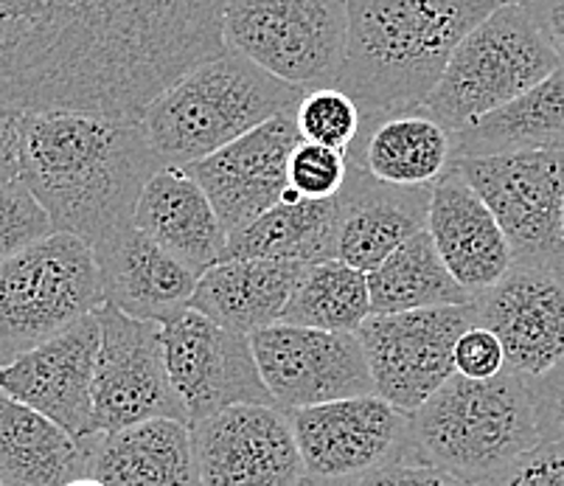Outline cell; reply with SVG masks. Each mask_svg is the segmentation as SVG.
Returning a JSON list of instances; mask_svg holds the SVG:
<instances>
[{
	"label": "cell",
	"mask_w": 564,
	"mask_h": 486,
	"mask_svg": "<svg viewBox=\"0 0 564 486\" xmlns=\"http://www.w3.org/2000/svg\"><path fill=\"white\" fill-rule=\"evenodd\" d=\"M228 0H0V99L141 121L223 54Z\"/></svg>",
	"instance_id": "obj_1"
},
{
	"label": "cell",
	"mask_w": 564,
	"mask_h": 486,
	"mask_svg": "<svg viewBox=\"0 0 564 486\" xmlns=\"http://www.w3.org/2000/svg\"><path fill=\"white\" fill-rule=\"evenodd\" d=\"M166 166L141 121L76 110H25L20 181L56 231L94 250L135 225L143 186Z\"/></svg>",
	"instance_id": "obj_2"
},
{
	"label": "cell",
	"mask_w": 564,
	"mask_h": 486,
	"mask_svg": "<svg viewBox=\"0 0 564 486\" xmlns=\"http://www.w3.org/2000/svg\"><path fill=\"white\" fill-rule=\"evenodd\" d=\"M348 40L337 88L366 119L424 110L460 40L497 0H346Z\"/></svg>",
	"instance_id": "obj_3"
},
{
	"label": "cell",
	"mask_w": 564,
	"mask_h": 486,
	"mask_svg": "<svg viewBox=\"0 0 564 486\" xmlns=\"http://www.w3.org/2000/svg\"><path fill=\"white\" fill-rule=\"evenodd\" d=\"M306 90L234 48L172 82L141 116L166 166H192L299 105Z\"/></svg>",
	"instance_id": "obj_4"
},
{
	"label": "cell",
	"mask_w": 564,
	"mask_h": 486,
	"mask_svg": "<svg viewBox=\"0 0 564 486\" xmlns=\"http://www.w3.org/2000/svg\"><path fill=\"white\" fill-rule=\"evenodd\" d=\"M413 458L486 486L542 442L531 386L514 371L491 380L453 375L413 413Z\"/></svg>",
	"instance_id": "obj_5"
},
{
	"label": "cell",
	"mask_w": 564,
	"mask_h": 486,
	"mask_svg": "<svg viewBox=\"0 0 564 486\" xmlns=\"http://www.w3.org/2000/svg\"><path fill=\"white\" fill-rule=\"evenodd\" d=\"M558 65L528 9L500 3L453 51L424 112L455 136L540 85Z\"/></svg>",
	"instance_id": "obj_6"
},
{
	"label": "cell",
	"mask_w": 564,
	"mask_h": 486,
	"mask_svg": "<svg viewBox=\"0 0 564 486\" xmlns=\"http://www.w3.org/2000/svg\"><path fill=\"white\" fill-rule=\"evenodd\" d=\"M105 306L94 248L54 231L0 262V366Z\"/></svg>",
	"instance_id": "obj_7"
},
{
	"label": "cell",
	"mask_w": 564,
	"mask_h": 486,
	"mask_svg": "<svg viewBox=\"0 0 564 486\" xmlns=\"http://www.w3.org/2000/svg\"><path fill=\"white\" fill-rule=\"evenodd\" d=\"M225 45L301 90L335 88L348 40L346 0H228Z\"/></svg>",
	"instance_id": "obj_8"
},
{
	"label": "cell",
	"mask_w": 564,
	"mask_h": 486,
	"mask_svg": "<svg viewBox=\"0 0 564 486\" xmlns=\"http://www.w3.org/2000/svg\"><path fill=\"white\" fill-rule=\"evenodd\" d=\"M509 239L514 264L564 268V152L455 158Z\"/></svg>",
	"instance_id": "obj_9"
},
{
	"label": "cell",
	"mask_w": 564,
	"mask_h": 486,
	"mask_svg": "<svg viewBox=\"0 0 564 486\" xmlns=\"http://www.w3.org/2000/svg\"><path fill=\"white\" fill-rule=\"evenodd\" d=\"M306 484L348 486L413 458V417L377 393L290 411Z\"/></svg>",
	"instance_id": "obj_10"
},
{
	"label": "cell",
	"mask_w": 564,
	"mask_h": 486,
	"mask_svg": "<svg viewBox=\"0 0 564 486\" xmlns=\"http://www.w3.org/2000/svg\"><path fill=\"white\" fill-rule=\"evenodd\" d=\"M478 324L475 306L371 315L357 330L373 393L413 417L455 375V343Z\"/></svg>",
	"instance_id": "obj_11"
},
{
	"label": "cell",
	"mask_w": 564,
	"mask_h": 486,
	"mask_svg": "<svg viewBox=\"0 0 564 486\" xmlns=\"http://www.w3.org/2000/svg\"><path fill=\"white\" fill-rule=\"evenodd\" d=\"M161 332L169 377L192 428L225 408L275 406L261 380L250 335L228 330L192 306L163 321Z\"/></svg>",
	"instance_id": "obj_12"
},
{
	"label": "cell",
	"mask_w": 564,
	"mask_h": 486,
	"mask_svg": "<svg viewBox=\"0 0 564 486\" xmlns=\"http://www.w3.org/2000/svg\"><path fill=\"white\" fill-rule=\"evenodd\" d=\"M96 315L101 324L94 388L96 431L112 433L150 419L188 424L186 408L169 377L161 324L132 318L112 304H105Z\"/></svg>",
	"instance_id": "obj_13"
},
{
	"label": "cell",
	"mask_w": 564,
	"mask_h": 486,
	"mask_svg": "<svg viewBox=\"0 0 564 486\" xmlns=\"http://www.w3.org/2000/svg\"><path fill=\"white\" fill-rule=\"evenodd\" d=\"M250 341L261 380L281 411L373 393L371 368L357 332L275 324L253 332Z\"/></svg>",
	"instance_id": "obj_14"
},
{
	"label": "cell",
	"mask_w": 564,
	"mask_h": 486,
	"mask_svg": "<svg viewBox=\"0 0 564 486\" xmlns=\"http://www.w3.org/2000/svg\"><path fill=\"white\" fill-rule=\"evenodd\" d=\"M205 486H304L290 413L279 406H234L192 428Z\"/></svg>",
	"instance_id": "obj_15"
},
{
	"label": "cell",
	"mask_w": 564,
	"mask_h": 486,
	"mask_svg": "<svg viewBox=\"0 0 564 486\" xmlns=\"http://www.w3.org/2000/svg\"><path fill=\"white\" fill-rule=\"evenodd\" d=\"M101 346L99 315H87L37 349L0 366V391L59 424L68 436H96L94 388Z\"/></svg>",
	"instance_id": "obj_16"
},
{
	"label": "cell",
	"mask_w": 564,
	"mask_h": 486,
	"mask_svg": "<svg viewBox=\"0 0 564 486\" xmlns=\"http://www.w3.org/2000/svg\"><path fill=\"white\" fill-rule=\"evenodd\" d=\"M295 107L236 138L214 155L192 163L188 175L203 186L217 208L225 231L234 234L290 192V158L301 144Z\"/></svg>",
	"instance_id": "obj_17"
},
{
	"label": "cell",
	"mask_w": 564,
	"mask_h": 486,
	"mask_svg": "<svg viewBox=\"0 0 564 486\" xmlns=\"http://www.w3.org/2000/svg\"><path fill=\"white\" fill-rule=\"evenodd\" d=\"M471 306L478 324L500 337L514 375L533 380L564 357V268L514 264Z\"/></svg>",
	"instance_id": "obj_18"
},
{
	"label": "cell",
	"mask_w": 564,
	"mask_h": 486,
	"mask_svg": "<svg viewBox=\"0 0 564 486\" xmlns=\"http://www.w3.org/2000/svg\"><path fill=\"white\" fill-rule=\"evenodd\" d=\"M430 188H399L373 181L348 163V175L337 194L335 259L371 273L399 245L427 231Z\"/></svg>",
	"instance_id": "obj_19"
},
{
	"label": "cell",
	"mask_w": 564,
	"mask_h": 486,
	"mask_svg": "<svg viewBox=\"0 0 564 486\" xmlns=\"http://www.w3.org/2000/svg\"><path fill=\"white\" fill-rule=\"evenodd\" d=\"M427 231L449 273L471 295L495 288L514 268V253L500 223L455 166L430 194Z\"/></svg>",
	"instance_id": "obj_20"
},
{
	"label": "cell",
	"mask_w": 564,
	"mask_h": 486,
	"mask_svg": "<svg viewBox=\"0 0 564 486\" xmlns=\"http://www.w3.org/2000/svg\"><path fill=\"white\" fill-rule=\"evenodd\" d=\"M135 228L197 276L223 262L228 245L217 208L186 166H163L152 175L138 197Z\"/></svg>",
	"instance_id": "obj_21"
},
{
	"label": "cell",
	"mask_w": 564,
	"mask_h": 486,
	"mask_svg": "<svg viewBox=\"0 0 564 486\" xmlns=\"http://www.w3.org/2000/svg\"><path fill=\"white\" fill-rule=\"evenodd\" d=\"M94 253L99 262L105 304H112L132 318L163 324L174 312L186 310L197 290L199 276L138 231L135 225Z\"/></svg>",
	"instance_id": "obj_22"
},
{
	"label": "cell",
	"mask_w": 564,
	"mask_h": 486,
	"mask_svg": "<svg viewBox=\"0 0 564 486\" xmlns=\"http://www.w3.org/2000/svg\"><path fill=\"white\" fill-rule=\"evenodd\" d=\"M85 475L105 486H205L192 424L150 419L90 436Z\"/></svg>",
	"instance_id": "obj_23"
},
{
	"label": "cell",
	"mask_w": 564,
	"mask_h": 486,
	"mask_svg": "<svg viewBox=\"0 0 564 486\" xmlns=\"http://www.w3.org/2000/svg\"><path fill=\"white\" fill-rule=\"evenodd\" d=\"M348 163L379 183L430 188L455 166V136L424 110L397 116H362L360 136L346 152Z\"/></svg>",
	"instance_id": "obj_24"
},
{
	"label": "cell",
	"mask_w": 564,
	"mask_h": 486,
	"mask_svg": "<svg viewBox=\"0 0 564 486\" xmlns=\"http://www.w3.org/2000/svg\"><path fill=\"white\" fill-rule=\"evenodd\" d=\"M306 264L230 259L205 270L188 306L242 335L281 324Z\"/></svg>",
	"instance_id": "obj_25"
},
{
	"label": "cell",
	"mask_w": 564,
	"mask_h": 486,
	"mask_svg": "<svg viewBox=\"0 0 564 486\" xmlns=\"http://www.w3.org/2000/svg\"><path fill=\"white\" fill-rule=\"evenodd\" d=\"M90 436L74 439L34 408L0 391V480L7 486H65L85 475Z\"/></svg>",
	"instance_id": "obj_26"
},
{
	"label": "cell",
	"mask_w": 564,
	"mask_h": 486,
	"mask_svg": "<svg viewBox=\"0 0 564 486\" xmlns=\"http://www.w3.org/2000/svg\"><path fill=\"white\" fill-rule=\"evenodd\" d=\"M458 158L564 152V65L509 105L455 132Z\"/></svg>",
	"instance_id": "obj_27"
},
{
	"label": "cell",
	"mask_w": 564,
	"mask_h": 486,
	"mask_svg": "<svg viewBox=\"0 0 564 486\" xmlns=\"http://www.w3.org/2000/svg\"><path fill=\"white\" fill-rule=\"evenodd\" d=\"M337 197L281 199L279 206L228 234L223 262L230 259H275L315 264L335 259Z\"/></svg>",
	"instance_id": "obj_28"
},
{
	"label": "cell",
	"mask_w": 564,
	"mask_h": 486,
	"mask_svg": "<svg viewBox=\"0 0 564 486\" xmlns=\"http://www.w3.org/2000/svg\"><path fill=\"white\" fill-rule=\"evenodd\" d=\"M371 315L435 310V306H466L475 301L449 273L430 231L415 234L399 245L379 268L368 273Z\"/></svg>",
	"instance_id": "obj_29"
},
{
	"label": "cell",
	"mask_w": 564,
	"mask_h": 486,
	"mask_svg": "<svg viewBox=\"0 0 564 486\" xmlns=\"http://www.w3.org/2000/svg\"><path fill=\"white\" fill-rule=\"evenodd\" d=\"M371 318L368 273L340 262L306 264L281 324L326 332H357Z\"/></svg>",
	"instance_id": "obj_30"
},
{
	"label": "cell",
	"mask_w": 564,
	"mask_h": 486,
	"mask_svg": "<svg viewBox=\"0 0 564 486\" xmlns=\"http://www.w3.org/2000/svg\"><path fill=\"white\" fill-rule=\"evenodd\" d=\"M295 125L304 141L348 152L360 136L362 110L343 88L306 90L295 105Z\"/></svg>",
	"instance_id": "obj_31"
},
{
	"label": "cell",
	"mask_w": 564,
	"mask_h": 486,
	"mask_svg": "<svg viewBox=\"0 0 564 486\" xmlns=\"http://www.w3.org/2000/svg\"><path fill=\"white\" fill-rule=\"evenodd\" d=\"M54 231L48 212L23 181L0 186V262L23 253Z\"/></svg>",
	"instance_id": "obj_32"
},
{
	"label": "cell",
	"mask_w": 564,
	"mask_h": 486,
	"mask_svg": "<svg viewBox=\"0 0 564 486\" xmlns=\"http://www.w3.org/2000/svg\"><path fill=\"white\" fill-rule=\"evenodd\" d=\"M348 175L346 152L301 141L290 158V192L301 199H332Z\"/></svg>",
	"instance_id": "obj_33"
},
{
	"label": "cell",
	"mask_w": 564,
	"mask_h": 486,
	"mask_svg": "<svg viewBox=\"0 0 564 486\" xmlns=\"http://www.w3.org/2000/svg\"><path fill=\"white\" fill-rule=\"evenodd\" d=\"M486 486H564V444L540 442Z\"/></svg>",
	"instance_id": "obj_34"
},
{
	"label": "cell",
	"mask_w": 564,
	"mask_h": 486,
	"mask_svg": "<svg viewBox=\"0 0 564 486\" xmlns=\"http://www.w3.org/2000/svg\"><path fill=\"white\" fill-rule=\"evenodd\" d=\"M506 371V352L500 337L486 326L475 324L455 343V375L469 380H491Z\"/></svg>",
	"instance_id": "obj_35"
},
{
	"label": "cell",
	"mask_w": 564,
	"mask_h": 486,
	"mask_svg": "<svg viewBox=\"0 0 564 486\" xmlns=\"http://www.w3.org/2000/svg\"><path fill=\"white\" fill-rule=\"evenodd\" d=\"M542 442L564 444V357L545 375L528 380Z\"/></svg>",
	"instance_id": "obj_36"
},
{
	"label": "cell",
	"mask_w": 564,
	"mask_h": 486,
	"mask_svg": "<svg viewBox=\"0 0 564 486\" xmlns=\"http://www.w3.org/2000/svg\"><path fill=\"white\" fill-rule=\"evenodd\" d=\"M348 486H475V484L447 473V469L435 467V464L408 458V462L391 464V467L366 475V478L354 480V484Z\"/></svg>",
	"instance_id": "obj_37"
},
{
	"label": "cell",
	"mask_w": 564,
	"mask_h": 486,
	"mask_svg": "<svg viewBox=\"0 0 564 486\" xmlns=\"http://www.w3.org/2000/svg\"><path fill=\"white\" fill-rule=\"evenodd\" d=\"M25 110L0 99V186L20 181Z\"/></svg>",
	"instance_id": "obj_38"
},
{
	"label": "cell",
	"mask_w": 564,
	"mask_h": 486,
	"mask_svg": "<svg viewBox=\"0 0 564 486\" xmlns=\"http://www.w3.org/2000/svg\"><path fill=\"white\" fill-rule=\"evenodd\" d=\"M525 9L564 65V0H528Z\"/></svg>",
	"instance_id": "obj_39"
},
{
	"label": "cell",
	"mask_w": 564,
	"mask_h": 486,
	"mask_svg": "<svg viewBox=\"0 0 564 486\" xmlns=\"http://www.w3.org/2000/svg\"><path fill=\"white\" fill-rule=\"evenodd\" d=\"M65 486H105L99 478H94V475H76V478H70Z\"/></svg>",
	"instance_id": "obj_40"
},
{
	"label": "cell",
	"mask_w": 564,
	"mask_h": 486,
	"mask_svg": "<svg viewBox=\"0 0 564 486\" xmlns=\"http://www.w3.org/2000/svg\"><path fill=\"white\" fill-rule=\"evenodd\" d=\"M497 3H517V7H525L528 0H497Z\"/></svg>",
	"instance_id": "obj_41"
},
{
	"label": "cell",
	"mask_w": 564,
	"mask_h": 486,
	"mask_svg": "<svg viewBox=\"0 0 564 486\" xmlns=\"http://www.w3.org/2000/svg\"><path fill=\"white\" fill-rule=\"evenodd\" d=\"M562 231H564V208H562Z\"/></svg>",
	"instance_id": "obj_42"
},
{
	"label": "cell",
	"mask_w": 564,
	"mask_h": 486,
	"mask_svg": "<svg viewBox=\"0 0 564 486\" xmlns=\"http://www.w3.org/2000/svg\"><path fill=\"white\" fill-rule=\"evenodd\" d=\"M304 486H315V484H306V480H304Z\"/></svg>",
	"instance_id": "obj_43"
},
{
	"label": "cell",
	"mask_w": 564,
	"mask_h": 486,
	"mask_svg": "<svg viewBox=\"0 0 564 486\" xmlns=\"http://www.w3.org/2000/svg\"><path fill=\"white\" fill-rule=\"evenodd\" d=\"M0 486H7V484H3V480H0Z\"/></svg>",
	"instance_id": "obj_44"
}]
</instances>
